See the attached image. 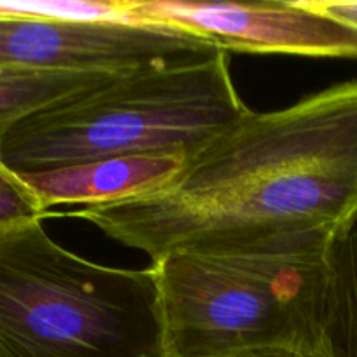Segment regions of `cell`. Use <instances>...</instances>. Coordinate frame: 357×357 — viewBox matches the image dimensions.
Listing matches in <instances>:
<instances>
[{
  "mask_svg": "<svg viewBox=\"0 0 357 357\" xmlns=\"http://www.w3.org/2000/svg\"><path fill=\"white\" fill-rule=\"evenodd\" d=\"M61 216L152 261L178 250L335 243L357 222V80L279 110H250L162 190Z\"/></svg>",
  "mask_w": 357,
  "mask_h": 357,
  "instance_id": "1",
  "label": "cell"
},
{
  "mask_svg": "<svg viewBox=\"0 0 357 357\" xmlns=\"http://www.w3.org/2000/svg\"><path fill=\"white\" fill-rule=\"evenodd\" d=\"M248 112L222 52L115 75L45 105L0 135V159L20 176L114 157L188 159Z\"/></svg>",
  "mask_w": 357,
  "mask_h": 357,
  "instance_id": "2",
  "label": "cell"
},
{
  "mask_svg": "<svg viewBox=\"0 0 357 357\" xmlns=\"http://www.w3.org/2000/svg\"><path fill=\"white\" fill-rule=\"evenodd\" d=\"M0 357H171L152 267L86 260L42 220L3 230Z\"/></svg>",
  "mask_w": 357,
  "mask_h": 357,
  "instance_id": "3",
  "label": "cell"
},
{
  "mask_svg": "<svg viewBox=\"0 0 357 357\" xmlns=\"http://www.w3.org/2000/svg\"><path fill=\"white\" fill-rule=\"evenodd\" d=\"M331 246L178 250L153 260L171 357L323 347Z\"/></svg>",
  "mask_w": 357,
  "mask_h": 357,
  "instance_id": "4",
  "label": "cell"
},
{
  "mask_svg": "<svg viewBox=\"0 0 357 357\" xmlns=\"http://www.w3.org/2000/svg\"><path fill=\"white\" fill-rule=\"evenodd\" d=\"M222 52L209 38L167 24L42 20L0 3L2 68L124 75L201 63Z\"/></svg>",
  "mask_w": 357,
  "mask_h": 357,
  "instance_id": "5",
  "label": "cell"
},
{
  "mask_svg": "<svg viewBox=\"0 0 357 357\" xmlns=\"http://www.w3.org/2000/svg\"><path fill=\"white\" fill-rule=\"evenodd\" d=\"M124 7L135 23L181 28L227 52L357 58V26L312 9L303 0H124Z\"/></svg>",
  "mask_w": 357,
  "mask_h": 357,
  "instance_id": "6",
  "label": "cell"
},
{
  "mask_svg": "<svg viewBox=\"0 0 357 357\" xmlns=\"http://www.w3.org/2000/svg\"><path fill=\"white\" fill-rule=\"evenodd\" d=\"M183 155H135L93 160L23 174L49 216L59 204H112L162 190L183 169Z\"/></svg>",
  "mask_w": 357,
  "mask_h": 357,
  "instance_id": "7",
  "label": "cell"
},
{
  "mask_svg": "<svg viewBox=\"0 0 357 357\" xmlns=\"http://www.w3.org/2000/svg\"><path fill=\"white\" fill-rule=\"evenodd\" d=\"M331 275L324 316L328 357H357V230L331 246Z\"/></svg>",
  "mask_w": 357,
  "mask_h": 357,
  "instance_id": "8",
  "label": "cell"
},
{
  "mask_svg": "<svg viewBox=\"0 0 357 357\" xmlns=\"http://www.w3.org/2000/svg\"><path fill=\"white\" fill-rule=\"evenodd\" d=\"M114 73H63L0 66V135L24 115L107 82Z\"/></svg>",
  "mask_w": 357,
  "mask_h": 357,
  "instance_id": "9",
  "label": "cell"
},
{
  "mask_svg": "<svg viewBox=\"0 0 357 357\" xmlns=\"http://www.w3.org/2000/svg\"><path fill=\"white\" fill-rule=\"evenodd\" d=\"M44 218L45 211L33 190L0 159V232Z\"/></svg>",
  "mask_w": 357,
  "mask_h": 357,
  "instance_id": "10",
  "label": "cell"
},
{
  "mask_svg": "<svg viewBox=\"0 0 357 357\" xmlns=\"http://www.w3.org/2000/svg\"><path fill=\"white\" fill-rule=\"evenodd\" d=\"M312 9L357 26V0H303Z\"/></svg>",
  "mask_w": 357,
  "mask_h": 357,
  "instance_id": "11",
  "label": "cell"
},
{
  "mask_svg": "<svg viewBox=\"0 0 357 357\" xmlns=\"http://www.w3.org/2000/svg\"><path fill=\"white\" fill-rule=\"evenodd\" d=\"M225 357H328L326 351L321 349H258L230 354Z\"/></svg>",
  "mask_w": 357,
  "mask_h": 357,
  "instance_id": "12",
  "label": "cell"
}]
</instances>
